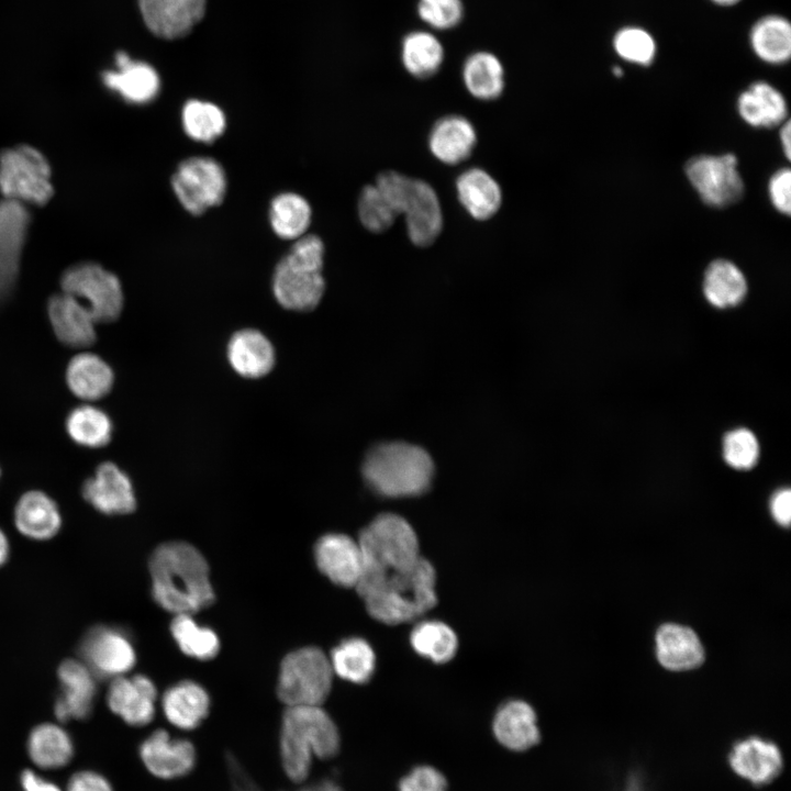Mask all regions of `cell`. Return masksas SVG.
I'll return each instance as SVG.
<instances>
[{"label": "cell", "instance_id": "cell-14", "mask_svg": "<svg viewBox=\"0 0 791 791\" xmlns=\"http://www.w3.org/2000/svg\"><path fill=\"white\" fill-rule=\"evenodd\" d=\"M398 213L404 216L406 234L415 246H431L443 230L439 198L435 189L424 180L410 179Z\"/></svg>", "mask_w": 791, "mask_h": 791}, {"label": "cell", "instance_id": "cell-1", "mask_svg": "<svg viewBox=\"0 0 791 791\" xmlns=\"http://www.w3.org/2000/svg\"><path fill=\"white\" fill-rule=\"evenodd\" d=\"M152 594L168 612L192 614L215 599L202 554L185 542L159 545L149 558Z\"/></svg>", "mask_w": 791, "mask_h": 791}, {"label": "cell", "instance_id": "cell-37", "mask_svg": "<svg viewBox=\"0 0 791 791\" xmlns=\"http://www.w3.org/2000/svg\"><path fill=\"white\" fill-rule=\"evenodd\" d=\"M311 207L298 193L283 192L276 196L269 209L272 231L283 239H298L305 235L311 222Z\"/></svg>", "mask_w": 791, "mask_h": 791}, {"label": "cell", "instance_id": "cell-34", "mask_svg": "<svg viewBox=\"0 0 791 791\" xmlns=\"http://www.w3.org/2000/svg\"><path fill=\"white\" fill-rule=\"evenodd\" d=\"M703 292L716 308L735 307L747 293V281L734 263L720 258L711 261L705 269Z\"/></svg>", "mask_w": 791, "mask_h": 791}, {"label": "cell", "instance_id": "cell-24", "mask_svg": "<svg viewBox=\"0 0 791 791\" xmlns=\"http://www.w3.org/2000/svg\"><path fill=\"white\" fill-rule=\"evenodd\" d=\"M477 140V131L467 118L450 114L434 123L427 144L430 152L437 160L454 166L470 157Z\"/></svg>", "mask_w": 791, "mask_h": 791}, {"label": "cell", "instance_id": "cell-52", "mask_svg": "<svg viewBox=\"0 0 791 791\" xmlns=\"http://www.w3.org/2000/svg\"><path fill=\"white\" fill-rule=\"evenodd\" d=\"M227 759L233 791H260L232 756Z\"/></svg>", "mask_w": 791, "mask_h": 791}, {"label": "cell", "instance_id": "cell-5", "mask_svg": "<svg viewBox=\"0 0 791 791\" xmlns=\"http://www.w3.org/2000/svg\"><path fill=\"white\" fill-rule=\"evenodd\" d=\"M324 254L319 236L308 234L296 239L272 276V292L282 308L310 311L317 307L325 291Z\"/></svg>", "mask_w": 791, "mask_h": 791}, {"label": "cell", "instance_id": "cell-31", "mask_svg": "<svg viewBox=\"0 0 791 791\" xmlns=\"http://www.w3.org/2000/svg\"><path fill=\"white\" fill-rule=\"evenodd\" d=\"M66 381L77 398L94 401L109 393L114 375L111 367L99 356L81 353L69 360Z\"/></svg>", "mask_w": 791, "mask_h": 791}, {"label": "cell", "instance_id": "cell-29", "mask_svg": "<svg viewBox=\"0 0 791 791\" xmlns=\"http://www.w3.org/2000/svg\"><path fill=\"white\" fill-rule=\"evenodd\" d=\"M656 653L659 662L673 671L699 667L704 660V650L697 634L678 624H664L656 634Z\"/></svg>", "mask_w": 791, "mask_h": 791}, {"label": "cell", "instance_id": "cell-28", "mask_svg": "<svg viewBox=\"0 0 791 791\" xmlns=\"http://www.w3.org/2000/svg\"><path fill=\"white\" fill-rule=\"evenodd\" d=\"M227 358L232 368L242 377L260 378L272 369L275 350L261 332L245 328L231 337Z\"/></svg>", "mask_w": 791, "mask_h": 791}, {"label": "cell", "instance_id": "cell-26", "mask_svg": "<svg viewBox=\"0 0 791 791\" xmlns=\"http://www.w3.org/2000/svg\"><path fill=\"white\" fill-rule=\"evenodd\" d=\"M14 524L25 537L34 541L53 538L62 527V515L56 502L37 490L25 492L14 509Z\"/></svg>", "mask_w": 791, "mask_h": 791}, {"label": "cell", "instance_id": "cell-39", "mask_svg": "<svg viewBox=\"0 0 791 791\" xmlns=\"http://www.w3.org/2000/svg\"><path fill=\"white\" fill-rule=\"evenodd\" d=\"M463 78L467 90L477 99L489 101L500 97L504 87L503 68L489 53L471 55L465 63Z\"/></svg>", "mask_w": 791, "mask_h": 791}, {"label": "cell", "instance_id": "cell-42", "mask_svg": "<svg viewBox=\"0 0 791 791\" xmlns=\"http://www.w3.org/2000/svg\"><path fill=\"white\" fill-rule=\"evenodd\" d=\"M182 126L186 134L197 142L212 143L225 131L226 119L215 104L189 100L182 108Z\"/></svg>", "mask_w": 791, "mask_h": 791}, {"label": "cell", "instance_id": "cell-59", "mask_svg": "<svg viewBox=\"0 0 791 791\" xmlns=\"http://www.w3.org/2000/svg\"><path fill=\"white\" fill-rule=\"evenodd\" d=\"M612 71L617 77L622 76V74H623L621 67H619V66L613 67Z\"/></svg>", "mask_w": 791, "mask_h": 791}, {"label": "cell", "instance_id": "cell-19", "mask_svg": "<svg viewBox=\"0 0 791 791\" xmlns=\"http://www.w3.org/2000/svg\"><path fill=\"white\" fill-rule=\"evenodd\" d=\"M138 5L151 32L166 40L187 36L205 11V0H138Z\"/></svg>", "mask_w": 791, "mask_h": 791}, {"label": "cell", "instance_id": "cell-10", "mask_svg": "<svg viewBox=\"0 0 791 791\" xmlns=\"http://www.w3.org/2000/svg\"><path fill=\"white\" fill-rule=\"evenodd\" d=\"M226 186L224 169L211 157L185 159L171 177V187L178 201L192 215H200L221 204Z\"/></svg>", "mask_w": 791, "mask_h": 791}, {"label": "cell", "instance_id": "cell-27", "mask_svg": "<svg viewBox=\"0 0 791 791\" xmlns=\"http://www.w3.org/2000/svg\"><path fill=\"white\" fill-rule=\"evenodd\" d=\"M115 62L118 70L103 74L107 87L133 103H147L157 96L160 81L152 66L132 60L124 52L116 54Z\"/></svg>", "mask_w": 791, "mask_h": 791}, {"label": "cell", "instance_id": "cell-48", "mask_svg": "<svg viewBox=\"0 0 791 791\" xmlns=\"http://www.w3.org/2000/svg\"><path fill=\"white\" fill-rule=\"evenodd\" d=\"M399 791H448L445 776L435 767L420 765L412 768L398 783Z\"/></svg>", "mask_w": 791, "mask_h": 791}, {"label": "cell", "instance_id": "cell-25", "mask_svg": "<svg viewBox=\"0 0 791 791\" xmlns=\"http://www.w3.org/2000/svg\"><path fill=\"white\" fill-rule=\"evenodd\" d=\"M457 198L465 211L477 221L494 216L502 205L499 182L484 169L471 167L456 179Z\"/></svg>", "mask_w": 791, "mask_h": 791}, {"label": "cell", "instance_id": "cell-43", "mask_svg": "<svg viewBox=\"0 0 791 791\" xmlns=\"http://www.w3.org/2000/svg\"><path fill=\"white\" fill-rule=\"evenodd\" d=\"M402 58L411 75L427 78L438 70L443 60V48L433 35L416 32L404 40Z\"/></svg>", "mask_w": 791, "mask_h": 791}, {"label": "cell", "instance_id": "cell-30", "mask_svg": "<svg viewBox=\"0 0 791 791\" xmlns=\"http://www.w3.org/2000/svg\"><path fill=\"white\" fill-rule=\"evenodd\" d=\"M161 708L172 725L181 729H193L208 715L210 698L200 684L183 680L165 691Z\"/></svg>", "mask_w": 791, "mask_h": 791}, {"label": "cell", "instance_id": "cell-7", "mask_svg": "<svg viewBox=\"0 0 791 791\" xmlns=\"http://www.w3.org/2000/svg\"><path fill=\"white\" fill-rule=\"evenodd\" d=\"M330 658L313 646L289 653L282 660L277 694L287 706L321 705L333 680Z\"/></svg>", "mask_w": 791, "mask_h": 791}, {"label": "cell", "instance_id": "cell-2", "mask_svg": "<svg viewBox=\"0 0 791 791\" xmlns=\"http://www.w3.org/2000/svg\"><path fill=\"white\" fill-rule=\"evenodd\" d=\"M436 572L421 558L412 568L377 576H364L356 589L371 617L388 625L416 620L437 602Z\"/></svg>", "mask_w": 791, "mask_h": 791}, {"label": "cell", "instance_id": "cell-12", "mask_svg": "<svg viewBox=\"0 0 791 791\" xmlns=\"http://www.w3.org/2000/svg\"><path fill=\"white\" fill-rule=\"evenodd\" d=\"M80 657L97 678L114 679L126 675L135 665L136 654L123 631L99 625L85 635Z\"/></svg>", "mask_w": 791, "mask_h": 791}, {"label": "cell", "instance_id": "cell-41", "mask_svg": "<svg viewBox=\"0 0 791 791\" xmlns=\"http://www.w3.org/2000/svg\"><path fill=\"white\" fill-rule=\"evenodd\" d=\"M170 632L181 651L189 657L208 660L219 653L216 634L209 627L200 626L191 614H176Z\"/></svg>", "mask_w": 791, "mask_h": 791}, {"label": "cell", "instance_id": "cell-57", "mask_svg": "<svg viewBox=\"0 0 791 791\" xmlns=\"http://www.w3.org/2000/svg\"><path fill=\"white\" fill-rule=\"evenodd\" d=\"M301 791H342V790L333 781L325 780V781H322L312 787L305 788Z\"/></svg>", "mask_w": 791, "mask_h": 791}, {"label": "cell", "instance_id": "cell-3", "mask_svg": "<svg viewBox=\"0 0 791 791\" xmlns=\"http://www.w3.org/2000/svg\"><path fill=\"white\" fill-rule=\"evenodd\" d=\"M361 472L375 493L390 499L411 498L430 489L435 465L425 448L391 441L378 443L368 450Z\"/></svg>", "mask_w": 791, "mask_h": 791}, {"label": "cell", "instance_id": "cell-11", "mask_svg": "<svg viewBox=\"0 0 791 791\" xmlns=\"http://www.w3.org/2000/svg\"><path fill=\"white\" fill-rule=\"evenodd\" d=\"M686 175L701 200L711 207L731 205L744 194V181L734 154L692 157L686 164Z\"/></svg>", "mask_w": 791, "mask_h": 791}, {"label": "cell", "instance_id": "cell-22", "mask_svg": "<svg viewBox=\"0 0 791 791\" xmlns=\"http://www.w3.org/2000/svg\"><path fill=\"white\" fill-rule=\"evenodd\" d=\"M48 317L57 338L75 348L91 346L96 341V321L88 308L75 297L63 292L47 304Z\"/></svg>", "mask_w": 791, "mask_h": 791}, {"label": "cell", "instance_id": "cell-56", "mask_svg": "<svg viewBox=\"0 0 791 791\" xmlns=\"http://www.w3.org/2000/svg\"><path fill=\"white\" fill-rule=\"evenodd\" d=\"M10 555V542L5 533L0 528V566L7 562Z\"/></svg>", "mask_w": 791, "mask_h": 791}, {"label": "cell", "instance_id": "cell-17", "mask_svg": "<svg viewBox=\"0 0 791 791\" xmlns=\"http://www.w3.org/2000/svg\"><path fill=\"white\" fill-rule=\"evenodd\" d=\"M83 499L103 514H127L135 510L136 499L132 482L115 464L98 466L93 477L81 487Z\"/></svg>", "mask_w": 791, "mask_h": 791}, {"label": "cell", "instance_id": "cell-55", "mask_svg": "<svg viewBox=\"0 0 791 791\" xmlns=\"http://www.w3.org/2000/svg\"><path fill=\"white\" fill-rule=\"evenodd\" d=\"M780 142L787 159L791 158V124L784 121L780 130Z\"/></svg>", "mask_w": 791, "mask_h": 791}, {"label": "cell", "instance_id": "cell-46", "mask_svg": "<svg viewBox=\"0 0 791 791\" xmlns=\"http://www.w3.org/2000/svg\"><path fill=\"white\" fill-rule=\"evenodd\" d=\"M725 461L736 469H749L758 459L759 445L756 436L746 428L727 433L723 441Z\"/></svg>", "mask_w": 791, "mask_h": 791}, {"label": "cell", "instance_id": "cell-16", "mask_svg": "<svg viewBox=\"0 0 791 791\" xmlns=\"http://www.w3.org/2000/svg\"><path fill=\"white\" fill-rule=\"evenodd\" d=\"M157 690L143 675L121 676L111 680L107 703L111 712L132 726H144L155 715Z\"/></svg>", "mask_w": 791, "mask_h": 791}, {"label": "cell", "instance_id": "cell-58", "mask_svg": "<svg viewBox=\"0 0 791 791\" xmlns=\"http://www.w3.org/2000/svg\"><path fill=\"white\" fill-rule=\"evenodd\" d=\"M713 2L722 5H731L733 3L738 2L739 0H712Z\"/></svg>", "mask_w": 791, "mask_h": 791}, {"label": "cell", "instance_id": "cell-49", "mask_svg": "<svg viewBox=\"0 0 791 791\" xmlns=\"http://www.w3.org/2000/svg\"><path fill=\"white\" fill-rule=\"evenodd\" d=\"M768 192L775 209L784 215H790L791 171L789 168H780L770 177Z\"/></svg>", "mask_w": 791, "mask_h": 791}, {"label": "cell", "instance_id": "cell-20", "mask_svg": "<svg viewBox=\"0 0 791 791\" xmlns=\"http://www.w3.org/2000/svg\"><path fill=\"white\" fill-rule=\"evenodd\" d=\"M30 215L21 202H0V300L11 291L19 271Z\"/></svg>", "mask_w": 791, "mask_h": 791}, {"label": "cell", "instance_id": "cell-32", "mask_svg": "<svg viewBox=\"0 0 791 791\" xmlns=\"http://www.w3.org/2000/svg\"><path fill=\"white\" fill-rule=\"evenodd\" d=\"M740 118L754 127H772L786 121L788 107L773 86L757 81L743 91L737 101Z\"/></svg>", "mask_w": 791, "mask_h": 791}, {"label": "cell", "instance_id": "cell-54", "mask_svg": "<svg viewBox=\"0 0 791 791\" xmlns=\"http://www.w3.org/2000/svg\"><path fill=\"white\" fill-rule=\"evenodd\" d=\"M622 791H646V783L643 775L635 770L630 772Z\"/></svg>", "mask_w": 791, "mask_h": 791}, {"label": "cell", "instance_id": "cell-47", "mask_svg": "<svg viewBox=\"0 0 791 791\" xmlns=\"http://www.w3.org/2000/svg\"><path fill=\"white\" fill-rule=\"evenodd\" d=\"M460 0H420L419 13L431 25L438 29L452 27L461 18Z\"/></svg>", "mask_w": 791, "mask_h": 791}, {"label": "cell", "instance_id": "cell-4", "mask_svg": "<svg viewBox=\"0 0 791 791\" xmlns=\"http://www.w3.org/2000/svg\"><path fill=\"white\" fill-rule=\"evenodd\" d=\"M339 748L338 729L321 705L286 709L280 732V755L283 770L292 781L301 782L308 777L313 756L330 759L337 755Z\"/></svg>", "mask_w": 791, "mask_h": 791}, {"label": "cell", "instance_id": "cell-33", "mask_svg": "<svg viewBox=\"0 0 791 791\" xmlns=\"http://www.w3.org/2000/svg\"><path fill=\"white\" fill-rule=\"evenodd\" d=\"M26 749L32 762L41 769L62 768L74 755L71 737L55 723L35 726L29 734Z\"/></svg>", "mask_w": 791, "mask_h": 791}, {"label": "cell", "instance_id": "cell-8", "mask_svg": "<svg viewBox=\"0 0 791 791\" xmlns=\"http://www.w3.org/2000/svg\"><path fill=\"white\" fill-rule=\"evenodd\" d=\"M0 190L8 200L46 203L53 194L46 158L29 145L3 151L0 154Z\"/></svg>", "mask_w": 791, "mask_h": 791}, {"label": "cell", "instance_id": "cell-13", "mask_svg": "<svg viewBox=\"0 0 791 791\" xmlns=\"http://www.w3.org/2000/svg\"><path fill=\"white\" fill-rule=\"evenodd\" d=\"M731 770L755 788L775 782L782 773L784 758L771 739L757 735L737 739L727 754Z\"/></svg>", "mask_w": 791, "mask_h": 791}, {"label": "cell", "instance_id": "cell-35", "mask_svg": "<svg viewBox=\"0 0 791 791\" xmlns=\"http://www.w3.org/2000/svg\"><path fill=\"white\" fill-rule=\"evenodd\" d=\"M754 53L764 62L782 64L791 56V25L780 15L761 18L750 32Z\"/></svg>", "mask_w": 791, "mask_h": 791}, {"label": "cell", "instance_id": "cell-44", "mask_svg": "<svg viewBox=\"0 0 791 791\" xmlns=\"http://www.w3.org/2000/svg\"><path fill=\"white\" fill-rule=\"evenodd\" d=\"M357 211L364 227L372 233L387 231L398 218L375 183L367 185L363 188L358 199Z\"/></svg>", "mask_w": 791, "mask_h": 791}, {"label": "cell", "instance_id": "cell-45", "mask_svg": "<svg viewBox=\"0 0 791 791\" xmlns=\"http://www.w3.org/2000/svg\"><path fill=\"white\" fill-rule=\"evenodd\" d=\"M613 46L620 57L638 65H649L656 54L654 38L640 27L620 30L614 36Z\"/></svg>", "mask_w": 791, "mask_h": 791}, {"label": "cell", "instance_id": "cell-15", "mask_svg": "<svg viewBox=\"0 0 791 791\" xmlns=\"http://www.w3.org/2000/svg\"><path fill=\"white\" fill-rule=\"evenodd\" d=\"M60 693L54 713L59 722L85 720L92 712L97 677L81 659H66L57 670Z\"/></svg>", "mask_w": 791, "mask_h": 791}, {"label": "cell", "instance_id": "cell-50", "mask_svg": "<svg viewBox=\"0 0 791 791\" xmlns=\"http://www.w3.org/2000/svg\"><path fill=\"white\" fill-rule=\"evenodd\" d=\"M66 791H113V789L102 775L85 770L71 776Z\"/></svg>", "mask_w": 791, "mask_h": 791}, {"label": "cell", "instance_id": "cell-36", "mask_svg": "<svg viewBox=\"0 0 791 791\" xmlns=\"http://www.w3.org/2000/svg\"><path fill=\"white\" fill-rule=\"evenodd\" d=\"M330 662L339 678L361 684L369 681L375 671L376 655L365 639L350 637L332 650Z\"/></svg>", "mask_w": 791, "mask_h": 791}, {"label": "cell", "instance_id": "cell-6", "mask_svg": "<svg viewBox=\"0 0 791 791\" xmlns=\"http://www.w3.org/2000/svg\"><path fill=\"white\" fill-rule=\"evenodd\" d=\"M357 542L363 555L360 578L406 570L422 558L412 525L394 513L375 517L361 530Z\"/></svg>", "mask_w": 791, "mask_h": 791}, {"label": "cell", "instance_id": "cell-18", "mask_svg": "<svg viewBox=\"0 0 791 791\" xmlns=\"http://www.w3.org/2000/svg\"><path fill=\"white\" fill-rule=\"evenodd\" d=\"M320 571L333 583L356 588L363 572V555L357 541L339 533L325 534L314 546Z\"/></svg>", "mask_w": 791, "mask_h": 791}, {"label": "cell", "instance_id": "cell-53", "mask_svg": "<svg viewBox=\"0 0 791 791\" xmlns=\"http://www.w3.org/2000/svg\"><path fill=\"white\" fill-rule=\"evenodd\" d=\"M21 786L23 791H62L57 784L40 777L30 769L22 772Z\"/></svg>", "mask_w": 791, "mask_h": 791}, {"label": "cell", "instance_id": "cell-38", "mask_svg": "<svg viewBox=\"0 0 791 791\" xmlns=\"http://www.w3.org/2000/svg\"><path fill=\"white\" fill-rule=\"evenodd\" d=\"M410 643L415 653L435 664L452 660L458 648L452 627L434 620L417 623L410 634Z\"/></svg>", "mask_w": 791, "mask_h": 791}, {"label": "cell", "instance_id": "cell-21", "mask_svg": "<svg viewBox=\"0 0 791 791\" xmlns=\"http://www.w3.org/2000/svg\"><path fill=\"white\" fill-rule=\"evenodd\" d=\"M140 756L151 773L161 779H175L188 775L196 764L193 745L182 738H172L158 729L140 746Z\"/></svg>", "mask_w": 791, "mask_h": 791}, {"label": "cell", "instance_id": "cell-23", "mask_svg": "<svg viewBox=\"0 0 791 791\" xmlns=\"http://www.w3.org/2000/svg\"><path fill=\"white\" fill-rule=\"evenodd\" d=\"M495 739L506 749L525 751L541 742L537 715L525 701L510 700L497 711L492 722Z\"/></svg>", "mask_w": 791, "mask_h": 791}, {"label": "cell", "instance_id": "cell-40", "mask_svg": "<svg viewBox=\"0 0 791 791\" xmlns=\"http://www.w3.org/2000/svg\"><path fill=\"white\" fill-rule=\"evenodd\" d=\"M66 430L79 445L98 448L107 445L112 435V423L102 410L83 404L74 409L67 416Z\"/></svg>", "mask_w": 791, "mask_h": 791}, {"label": "cell", "instance_id": "cell-51", "mask_svg": "<svg viewBox=\"0 0 791 791\" xmlns=\"http://www.w3.org/2000/svg\"><path fill=\"white\" fill-rule=\"evenodd\" d=\"M771 513L780 525L789 526L791 519V492L789 489H782L775 493L771 500Z\"/></svg>", "mask_w": 791, "mask_h": 791}, {"label": "cell", "instance_id": "cell-9", "mask_svg": "<svg viewBox=\"0 0 791 791\" xmlns=\"http://www.w3.org/2000/svg\"><path fill=\"white\" fill-rule=\"evenodd\" d=\"M63 291L83 303L96 323L112 322L123 308L120 280L94 263H82L68 268L62 276Z\"/></svg>", "mask_w": 791, "mask_h": 791}]
</instances>
